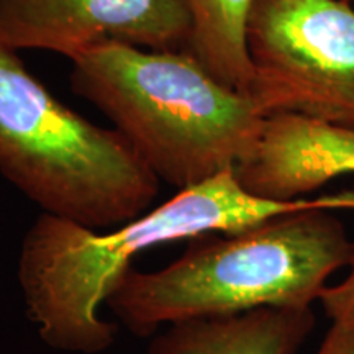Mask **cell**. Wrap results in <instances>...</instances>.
Segmentation results:
<instances>
[{
    "label": "cell",
    "instance_id": "cell-7",
    "mask_svg": "<svg viewBox=\"0 0 354 354\" xmlns=\"http://www.w3.org/2000/svg\"><path fill=\"white\" fill-rule=\"evenodd\" d=\"M234 174L254 196L300 198L336 177L354 174V130L294 113L268 115L253 151Z\"/></svg>",
    "mask_w": 354,
    "mask_h": 354
},
{
    "label": "cell",
    "instance_id": "cell-8",
    "mask_svg": "<svg viewBox=\"0 0 354 354\" xmlns=\"http://www.w3.org/2000/svg\"><path fill=\"white\" fill-rule=\"evenodd\" d=\"M315 325L308 308H258L169 325L148 354H295Z\"/></svg>",
    "mask_w": 354,
    "mask_h": 354
},
{
    "label": "cell",
    "instance_id": "cell-2",
    "mask_svg": "<svg viewBox=\"0 0 354 354\" xmlns=\"http://www.w3.org/2000/svg\"><path fill=\"white\" fill-rule=\"evenodd\" d=\"M351 241L331 210L281 215L238 233H205L154 272L130 268L105 305L136 336L258 308H308L346 268Z\"/></svg>",
    "mask_w": 354,
    "mask_h": 354
},
{
    "label": "cell",
    "instance_id": "cell-5",
    "mask_svg": "<svg viewBox=\"0 0 354 354\" xmlns=\"http://www.w3.org/2000/svg\"><path fill=\"white\" fill-rule=\"evenodd\" d=\"M250 94L266 117L294 113L354 130V8L344 0H253Z\"/></svg>",
    "mask_w": 354,
    "mask_h": 354
},
{
    "label": "cell",
    "instance_id": "cell-1",
    "mask_svg": "<svg viewBox=\"0 0 354 354\" xmlns=\"http://www.w3.org/2000/svg\"><path fill=\"white\" fill-rule=\"evenodd\" d=\"M354 210V190L272 201L243 187L234 169L180 189L174 197L109 233L41 214L20 248L19 284L43 343L57 351L99 354L117 338L100 317L117 281L140 253L205 233H238L295 212Z\"/></svg>",
    "mask_w": 354,
    "mask_h": 354
},
{
    "label": "cell",
    "instance_id": "cell-11",
    "mask_svg": "<svg viewBox=\"0 0 354 354\" xmlns=\"http://www.w3.org/2000/svg\"><path fill=\"white\" fill-rule=\"evenodd\" d=\"M346 268L349 269L346 277L339 284L326 287L320 295L323 312L328 318H333L344 310L354 307V240L351 241V254H349Z\"/></svg>",
    "mask_w": 354,
    "mask_h": 354
},
{
    "label": "cell",
    "instance_id": "cell-10",
    "mask_svg": "<svg viewBox=\"0 0 354 354\" xmlns=\"http://www.w3.org/2000/svg\"><path fill=\"white\" fill-rule=\"evenodd\" d=\"M331 320L317 354H354V307L338 313Z\"/></svg>",
    "mask_w": 354,
    "mask_h": 354
},
{
    "label": "cell",
    "instance_id": "cell-4",
    "mask_svg": "<svg viewBox=\"0 0 354 354\" xmlns=\"http://www.w3.org/2000/svg\"><path fill=\"white\" fill-rule=\"evenodd\" d=\"M0 174L43 214L97 232L151 210L161 183L120 131L66 107L3 44Z\"/></svg>",
    "mask_w": 354,
    "mask_h": 354
},
{
    "label": "cell",
    "instance_id": "cell-6",
    "mask_svg": "<svg viewBox=\"0 0 354 354\" xmlns=\"http://www.w3.org/2000/svg\"><path fill=\"white\" fill-rule=\"evenodd\" d=\"M184 0H0V44L66 57L99 43L187 50Z\"/></svg>",
    "mask_w": 354,
    "mask_h": 354
},
{
    "label": "cell",
    "instance_id": "cell-9",
    "mask_svg": "<svg viewBox=\"0 0 354 354\" xmlns=\"http://www.w3.org/2000/svg\"><path fill=\"white\" fill-rule=\"evenodd\" d=\"M192 20L187 50L214 76L250 94L254 71L246 46L253 0H184Z\"/></svg>",
    "mask_w": 354,
    "mask_h": 354
},
{
    "label": "cell",
    "instance_id": "cell-3",
    "mask_svg": "<svg viewBox=\"0 0 354 354\" xmlns=\"http://www.w3.org/2000/svg\"><path fill=\"white\" fill-rule=\"evenodd\" d=\"M69 61L74 91L179 190L234 169L263 130L254 97L218 81L189 50L107 41Z\"/></svg>",
    "mask_w": 354,
    "mask_h": 354
}]
</instances>
